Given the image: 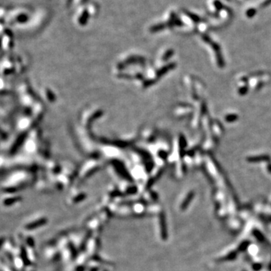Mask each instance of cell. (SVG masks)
Instances as JSON below:
<instances>
[{"label": "cell", "mask_w": 271, "mask_h": 271, "mask_svg": "<svg viewBox=\"0 0 271 271\" xmlns=\"http://www.w3.org/2000/svg\"><path fill=\"white\" fill-rule=\"evenodd\" d=\"M271 160L270 157L267 154H261V155L252 156L247 158V161L249 163H258L261 161H270Z\"/></svg>", "instance_id": "1"}, {"label": "cell", "mask_w": 271, "mask_h": 271, "mask_svg": "<svg viewBox=\"0 0 271 271\" xmlns=\"http://www.w3.org/2000/svg\"><path fill=\"white\" fill-rule=\"evenodd\" d=\"M88 18H89V12H88V11L87 9H84V11H83L82 14H81V16H80V17L79 19V24L81 25H82V26L85 25L86 24H87V22L88 21Z\"/></svg>", "instance_id": "2"}, {"label": "cell", "mask_w": 271, "mask_h": 271, "mask_svg": "<svg viewBox=\"0 0 271 271\" xmlns=\"http://www.w3.org/2000/svg\"><path fill=\"white\" fill-rule=\"evenodd\" d=\"M170 21H172L174 26L175 25H177V26H182L183 25V23L179 19V17H178L177 15H176L173 11H172L170 14Z\"/></svg>", "instance_id": "3"}, {"label": "cell", "mask_w": 271, "mask_h": 271, "mask_svg": "<svg viewBox=\"0 0 271 271\" xmlns=\"http://www.w3.org/2000/svg\"><path fill=\"white\" fill-rule=\"evenodd\" d=\"M161 234H162V237H164V239L167 237V230H166V222H165V218L164 215L161 216Z\"/></svg>", "instance_id": "4"}, {"label": "cell", "mask_w": 271, "mask_h": 271, "mask_svg": "<svg viewBox=\"0 0 271 271\" xmlns=\"http://www.w3.org/2000/svg\"><path fill=\"white\" fill-rule=\"evenodd\" d=\"M166 26H167V24H158L154 25V26L150 28V31L152 33L159 32V31L163 30V29L166 27Z\"/></svg>", "instance_id": "5"}, {"label": "cell", "mask_w": 271, "mask_h": 271, "mask_svg": "<svg viewBox=\"0 0 271 271\" xmlns=\"http://www.w3.org/2000/svg\"><path fill=\"white\" fill-rule=\"evenodd\" d=\"M184 14H186V15L188 16L189 17H190L191 19H192L193 21H194V22L198 23V22H200V21H202V20L200 19V17H199L197 16V14H193V13L190 12V11H185V10H184Z\"/></svg>", "instance_id": "6"}, {"label": "cell", "mask_w": 271, "mask_h": 271, "mask_svg": "<svg viewBox=\"0 0 271 271\" xmlns=\"http://www.w3.org/2000/svg\"><path fill=\"white\" fill-rule=\"evenodd\" d=\"M45 222H46L45 220H44V219H41V220H39V221H38V222H34L33 224H29V225L26 226V228L27 229L35 228L36 227H39V226L42 225V224H44L45 223Z\"/></svg>", "instance_id": "7"}, {"label": "cell", "mask_w": 271, "mask_h": 271, "mask_svg": "<svg viewBox=\"0 0 271 271\" xmlns=\"http://www.w3.org/2000/svg\"><path fill=\"white\" fill-rule=\"evenodd\" d=\"M238 119V115L236 114H227V116L225 117V121L227 122H234L236 121Z\"/></svg>", "instance_id": "8"}, {"label": "cell", "mask_w": 271, "mask_h": 271, "mask_svg": "<svg viewBox=\"0 0 271 271\" xmlns=\"http://www.w3.org/2000/svg\"><path fill=\"white\" fill-rule=\"evenodd\" d=\"M194 192H191L190 194H188V197H187V198H186L185 200L184 201L183 203H182V209H184V208H185L188 205V203H190V201L192 200V198H193V197H194Z\"/></svg>", "instance_id": "9"}, {"label": "cell", "mask_w": 271, "mask_h": 271, "mask_svg": "<svg viewBox=\"0 0 271 271\" xmlns=\"http://www.w3.org/2000/svg\"><path fill=\"white\" fill-rule=\"evenodd\" d=\"M256 14V10L255 8H250L246 11V16L248 17H252L255 15Z\"/></svg>", "instance_id": "10"}, {"label": "cell", "mask_w": 271, "mask_h": 271, "mask_svg": "<svg viewBox=\"0 0 271 271\" xmlns=\"http://www.w3.org/2000/svg\"><path fill=\"white\" fill-rule=\"evenodd\" d=\"M248 87H241V88H239V94H240V95H245V94H247V92H248Z\"/></svg>", "instance_id": "11"}, {"label": "cell", "mask_w": 271, "mask_h": 271, "mask_svg": "<svg viewBox=\"0 0 271 271\" xmlns=\"http://www.w3.org/2000/svg\"><path fill=\"white\" fill-rule=\"evenodd\" d=\"M270 5H271V0H265V1H264V2L261 5V8H266V7H267V6H270Z\"/></svg>", "instance_id": "12"}, {"label": "cell", "mask_w": 271, "mask_h": 271, "mask_svg": "<svg viewBox=\"0 0 271 271\" xmlns=\"http://www.w3.org/2000/svg\"><path fill=\"white\" fill-rule=\"evenodd\" d=\"M267 169H268L269 172H271V164H268V166H267Z\"/></svg>", "instance_id": "13"}, {"label": "cell", "mask_w": 271, "mask_h": 271, "mask_svg": "<svg viewBox=\"0 0 271 271\" xmlns=\"http://www.w3.org/2000/svg\"><path fill=\"white\" fill-rule=\"evenodd\" d=\"M88 1V0H81V4H84V3H86Z\"/></svg>", "instance_id": "14"}, {"label": "cell", "mask_w": 271, "mask_h": 271, "mask_svg": "<svg viewBox=\"0 0 271 271\" xmlns=\"http://www.w3.org/2000/svg\"><path fill=\"white\" fill-rule=\"evenodd\" d=\"M72 2V0H68V6H69Z\"/></svg>", "instance_id": "15"}]
</instances>
